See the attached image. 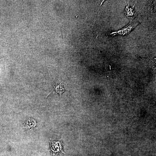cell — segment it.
Masks as SVG:
<instances>
[{
	"label": "cell",
	"mask_w": 156,
	"mask_h": 156,
	"mask_svg": "<svg viewBox=\"0 0 156 156\" xmlns=\"http://www.w3.org/2000/svg\"><path fill=\"white\" fill-rule=\"evenodd\" d=\"M25 125L27 127L30 128L35 127L36 125V121L34 119H30L25 122Z\"/></svg>",
	"instance_id": "obj_4"
},
{
	"label": "cell",
	"mask_w": 156,
	"mask_h": 156,
	"mask_svg": "<svg viewBox=\"0 0 156 156\" xmlns=\"http://www.w3.org/2000/svg\"><path fill=\"white\" fill-rule=\"evenodd\" d=\"M140 22L135 21H132L127 26L117 31L112 32L110 34L112 36L116 35L126 36Z\"/></svg>",
	"instance_id": "obj_2"
},
{
	"label": "cell",
	"mask_w": 156,
	"mask_h": 156,
	"mask_svg": "<svg viewBox=\"0 0 156 156\" xmlns=\"http://www.w3.org/2000/svg\"><path fill=\"white\" fill-rule=\"evenodd\" d=\"M128 5L127 4L126 7L125 11V14L128 19H129L131 21H132L133 19L136 16L137 13L134 10V7L135 3L132 7H130L128 2Z\"/></svg>",
	"instance_id": "obj_3"
},
{
	"label": "cell",
	"mask_w": 156,
	"mask_h": 156,
	"mask_svg": "<svg viewBox=\"0 0 156 156\" xmlns=\"http://www.w3.org/2000/svg\"><path fill=\"white\" fill-rule=\"evenodd\" d=\"M105 1V0H103L101 2V3H100V5L99 6V7L98 8V9L97 11V12H96V14H95V18H94V24H93V25L94 24V22H95V18H96V13H97V12L99 10V9L100 7L101 6L102 4L103 3V2Z\"/></svg>",
	"instance_id": "obj_5"
},
{
	"label": "cell",
	"mask_w": 156,
	"mask_h": 156,
	"mask_svg": "<svg viewBox=\"0 0 156 156\" xmlns=\"http://www.w3.org/2000/svg\"><path fill=\"white\" fill-rule=\"evenodd\" d=\"M50 146L49 151L52 156H59L64 153L63 150L64 144L62 140H51L50 141Z\"/></svg>",
	"instance_id": "obj_1"
}]
</instances>
